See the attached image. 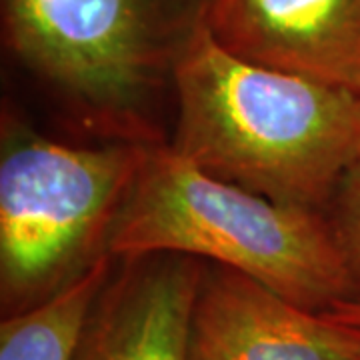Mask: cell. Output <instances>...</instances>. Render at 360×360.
Listing matches in <instances>:
<instances>
[{"instance_id":"6da1fadb","label":"cell","mask_w":360,"mask_h":360,"mask_svg":"<svg viewBox=\"0 0 360 360\" xmlns=\"http://www.w3.org/2000/svg\"><path fill=\"white\" fill-rule=\"evenodd\" d=\"M172 146L217 179L326 210L360 158V94L222 46L202 13L172 54Z\"/></svg>"},{"instance_id":"7a4b0ae2","label":"cell","mask_w":360,"mask_h":360,"mask_svg":"<svg viewBox=\"0 0 360 360\" xmlns=\"http://www.w3.org/2000/svg\"><path fill=\"white\" fill-rule=\"evenodd\" d=\"M106 250L118 260L184 255L236 270L302 309L360 295L326 210L276 202L153 144Z\"/></svg>"},{"instance_id":"3957f363","label":"cell","mask_w":360,"mask_h":360,"mask_svg":"<svg viewBox=\"0 0 360 360\" xmlns=\"http://www.w3.org/2000/svg\"><path fill=\"white\" fill-rule=\"evenodd\" d=\"M156 142L70 146L18 136L0 160V295L4 316L70 283L106 252Z\"/></svg>"},{"instance_id":"277c9868","label":"cell","mask_w":360,"mask_h":360,"mask_svg":"<svg viewBox=\"0 0 360 360\" xmlns=\"http://www.w3.org/2000/svg\"><path fill=\"white\" fill-rule=\"evenodd\" d=\"M18 58L112 141L158 142L142 106L160 51L146 0H2Z\"/></svg>"},{"instance_id":"5b68a950","label":"cell","mask_w":360,"mask_h":360,"mask_svg":"<svg viewBox=\"0 0 360 360\" xmlns=\"http://www.w3.org/2000/svg\"><path fill=\"white\" fill-rule=\"evenodd\" d=\"M191 360H360V328L302 309L236 270L206 264Z\"/></svg>"},{"instance_id":"8992f818","label":"cell","mask_w":360,"mask_h":360,"mask_svg":"<svg viewBox=\"0 0 360 360\" xmlns=\"http://www.w3.org/2000/svg\"><path fill=\"white\" fill-rule=\"evenodd\" d=\"M200 13L246 60L360 94V0H208Z\"/></svg>"},{"instance_id":"52a82bcc","label":"cell","mask_w":360,"mask_h":360,"mask_svg":"<svg viewBox=\"0 0 360 360\" xmlns=\"http://www.w3.org/2000/svg\"><path fill=\"white\" fill-rule=\"evenodd\" d=\"M205 269L184 255L120 260L90 312L77 360H191Z\"/></svg>"},{"instance_id":"ba28073f","label":"cell","mask_w":360,"mask_h":360,"mask_svg":"<svg viewBox=\"0 0 360 360\" xmlns=\"http://www.w3.org/2000/svg\"><path fill=\"white\" fill-rule=\"evenodd\" d=\"M108 250L70 283L37 304L6 314L0 360H77L90 312L115 272Z\"/></svg>"},{"instance_id":"9c48e42d","label":"cell","mask_w":360,"mask_h":360,"mask_svg":"<svg viewBox=\"0 0 360 360\" xmlns=\"http://www.w3.org/2000/svg\"><path fill=\"white\" fill-rule=\"evenodd\" d=\"M326 214L360 290V158L342 176Z\"/></svg>"},{"instance_id":"30bf717a","label":"cell","mask_w":360,"mask_h":360,"mask_svg":"<svg viewBox=\"0 0 360 360\" xmlns=\"http://www.w3.org/2000/svg\"><path fill=\"white\" fill-rule=\"evenodd\" d=\"M324 314L338 322H347L360 328V295L336 302L328 310H324Z\"/></svg>"}]
</instances>
